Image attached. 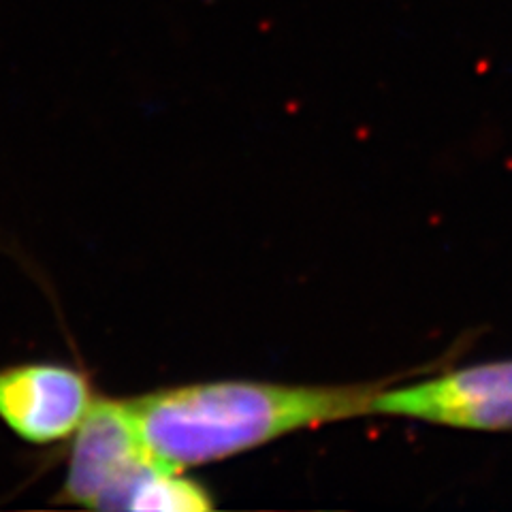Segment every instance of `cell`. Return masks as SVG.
<instances>
[{
	"label": "cell",
	"mask_w": 512,
	"mask_h": 512,
	"mask_svg": "<svg viewBox=\"0 0 512 512\" xmlns=\"http://www.w3.org/2000/svg\"><path fill=\"white\" fill-rule=\"evenodd\" d=\"M384 382L284 384L212 380L126 399L160 468L186 472L242 455L301 429L372 414Z\"/></svg>",
	"instance_id": "1"
},
{
	"label": "cell",
	"mask_w": 512,
	"mask_h": 512,
	"mask_svg": "<svg viewBox=\"0 0 512 512\" xmlns=\"http://www.w3.org/2000/svg\"><path fill=\"white\" fill-rule=\"evenodd\" d=\"M372 414L480 434H512V359L457 367L380 389Z\"/></svg>",
	"instance_id": "3"
},
{
	"label": "cell",
	"mask_w": 512,
	"mask_h": 512,
	"mask_svg": "<svg viewBox=\"0 0 512 512\" xmlns=\"http://www.w3.org/2000/svg\"><path fill=\"white\" fill-rule=\"evenodd\" d=\"M158 463L141 442L126 399L96 397L73 434L58 504L90 510H128L137 487Z\"/></svg>",
	"instance_id": "2"
},
{
	"label": "cell",
	"mask_w": 512,
	"mask_h": 512,
	"mask_svg": "<svg viewBox=\"0 0 512 512\" xmlns=\"http://www.w3.org/2000/svg\"><path fill=\"white\" fill-rule=\"evenodd\" d=\"M96 402L86 372L56 361L0 367V421L28 444L73 438Z\"/></svg>",
	"instance_id": "4"
},
{
	"label": "cell",
	"mask_w": 512,
	"mask_h": 512,
	"mask_svg": "<svg viewBox=\"0 0 512 512\" xmlns=\"http://www.w3.org/2000/svg\"><path fill=\"white\" fill-rule=\"evenodd\" d=\"M216 506L212 493L201 483L186 478L184 472L156 468L137 487L128 510L203 512Z\"/></svg>",
	"instance_id": "5"
}]
</instances>
